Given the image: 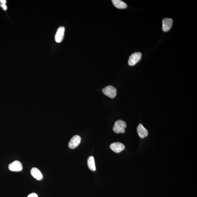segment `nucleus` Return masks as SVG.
<instances>
[{
    "label": "nucleus",
    "instance_id": "8",
    "mask_svg": "<svg viewBox=\"0 0 197 197\" xmlns=\"http://www.w3.org/2000/svg\"><path fill=\"white\" fill-rule=\"evenodd\" d=\"M65 28L64 27H60L57 30L55 36V41L57 43H60L63 41L64 36Z\"/></svg>",
    "mask_w": 197,
    "mask_h": 197
},
{
    "label": "nucleus",
    "instance_id": "2",
    "mask_svg": "<svg viewBox=\"0 0 197 197\" xmlns=\"http://www.w3.org/2000/svg\"><path fill=\"white\" fill-rule=\"evenodd\" d=\"M102 92L105 95L111 98H114L116 95V89L112 85H109L103 89Z\"/></svg>",
    "mask_w": 197,
    "mask_h": 197
},
{
    "label": "nucleus",
    "instance_id": "10",
    "mask_svg": "<svg viewBox=\"0 0 197 197\" xmlns=\"http://www.w3.org/2000/svg\"><path fill=\"white\" fill-rule=\"evenodd\" d=\"M32 176L38 180H41L43 179V174L37 168H32L30 171Z\"/></svg>",
    "mask_w": 197,
    "mask_h": 197
},
{
    "label": "nucleus",
    "instance_id": "13",
    "mask_svg": "<svg viewBox=\"0 0 197 197\" xmlns=\"http://www.w3.org/2000/svg\"><path fill=\"white\" fill-rule=\"evenodd\" d=\"M1 7L4 10H6L7 9V7L6 4H1L0 5Z\"/></svg>",
    "mask_w": 197,
    "mask_h": 197
},
{
    "label": "nucleus",
    "instance_id": "3",
    "mask_svg": "<svg viewBox=\"0 0 197 197\" xmlns=\"http://www.w3.org/2000/svg\"><path fill=\"white\" fill-rule=\"evenodd\" d=\"M142 54L140 52H137L133 53L129 57L128 60V64L130 66H134L140 60Z\"/></svg>",
    "mask_w": 197,
    "mask_h": 197
},
{
    "label": "nucleus",
    "instance_id": "15",
    "mask_svg": "<svg viewBox=\"0 0 197 197\" xmlns=\"http://www.w3.org/2000/svg\"><path fill=\"white\" fill-rule=\"evenodd\" d=\"M0 2L1 3V4H6V0H0Z\"/></svg>",
    "mask_w": 197,
    "mask_h": 197
},
{
    "label": "nucleus",
    "instance_id": "11",
    "mask_svg": "<svg viewBox=\"0 0 197 197\" xmlns=\"http://www.w3.org/2000/svg\"><path fill=\"white\" fill-rule=\"evenodd\" d=\"M112 2L116 8L123 9L127 8V5L123 1L120 0H112Z\"/></svg>",
    "mask_w": 197,
    "mask_h": 197
},
{
    "label": "nucleus",
    "instance_id": "9",
    "mask_svg": "<svg viewBox=\"0 0 197 197\" xmlns=\"http://www.w3.org/2000/svg\"><path fill=\"white\" fill-rule=\"evenodd\" d=\"M137 132L140 138H143L148 136V132L142 124H139L137 128Z\"/></svg>",
    "mask_w": 197,
    "mask_h": 197
},
{
    "label": "nucleus",
    "instance_id": "7",
    "mask_svg": "<svg viewBox=\"0 0 197 197\" xmlns=\"http://www.w3.org/2000/svg\"><path fill=\"white\" fill-rule=\"evenodd\" d=\"M110 148L114 152L119 153L124 150L125 146L122 143L117 142L112 143Z\"/></svg>",
    "mask_w": 197,
    "mask_h": 197
},
{
    "label": "nucleus",
    "instance_id": "6",
    "mask_svg": "<svg viewBox=\"0 0 197 197\" xmlns=\"http://www.w3.org/2000/svg\"><path fill=\"white\" fill-rule=\"evenodd\" d=\"M173 20L171 18H166L162 20V30L167 32L171 29L173 24Z\"/></svg>",
    "mask_w": 197,
    "mask_h": 197
},
{
    "label": "nucleus",
    "instance_id": "14",
    "mask_svg": "<svg viewBox=\"0 0 197 197\" xmlns=\"http://www.w3.org/2000/svg\"><path fill=\"white\" fill-rule=\"evenodd\" d=\"M27 197H38V196L35 193H32V194L28 195Z\"/></svg>",
    "mask_w": 197,
    "mask_h": 197
},
{
    "label": "nucleus",
    "instance_id": "12",
    "mask_svg": "<svg viewBox=\"0 0 197 197\" xmlns=\"http://www.w3.org/2000/svg\"><path fill=\"white\" fill-rule=\"evenodd\" d=\"M87 164L90 170L93 171H96L94 158L93 156H90L89 158H88Z\"/></svg>",
    "mask_w": 197,
    "mask_h": 197
},
{
    "label": "nucleus",
    "instance_id": "1",
    "mask_svg": "<svg viewBox=\"0 0 197 197\" xmlns=\"http://www.w3.org/2000/svg\"><path fill=\"white\" fill-rule=\"evenodd\" d=\"M126 126L127 125L125 121L121 120H118L115 123L113 130L115 133L117 134L123 133L125 132V128Z\"/></svg>",
    "mask_w": 197,
    "mask_h": 197
},
{
    "label": "nucleus",
    "instance_id": "4",
    "mask_svg": "<svg viewBox=\"0 0 197 197\" xmlns=\"http://www.w3.org/2000/svg\"><path fill=\"white\" fill-rule=\"evenodd\" d=\"M8 167L9 169L11 171L20 172L22 170V164L18 161H15L10 163Z\"/></svg>",
    "mask_w": 197,
    "mask_h": 197
},
{
    "label": "nucleus",
    "instance_id": "5",
    "mask_svg": "<svg viewBox=\"0 0 197 197\" xmlns=\"http://www.w3.org/2000/svg\"><path fill=\"white\" fill-rule=\"evenodd\" d=\"M81 141L80 136L75 135L72 137L69 143L68 146L70 149H74L78 146Z\"/></svg>",
    "mask_w": 197,
    "mask_h": 197
}]
</instances>
